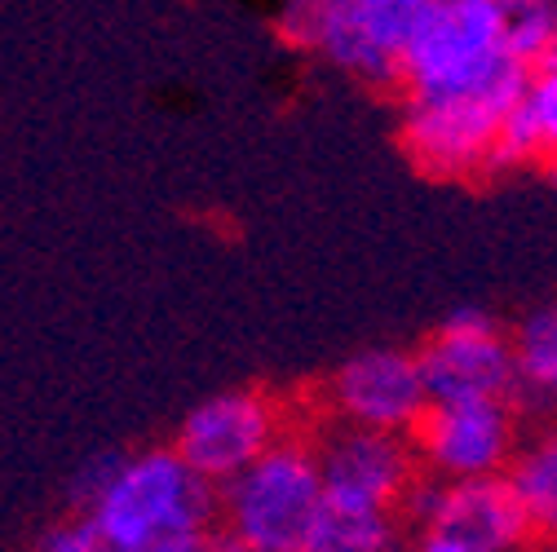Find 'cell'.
<instances>
[{
	"label": "cell",
	"mask_w": 557,
	"mask_h": 552,
	"mask_svg": "<svg viewBox=\"0 0 557 552\" xmlns=\"http://www.w3.org/2000/svg\"><path fill=\"white\" fill-rule=\"evenodd\" d=\"M527 66L505 49V0H430L398 62L403 93L527 89Z\"/></svg>",
	"instance_id": "cell-2"
},
{
	"label": "cell",
	"mask_w": 557,
	"mask_h": 552,
	"mask_svg": "<svg viewBox=\"0 0 557 552\" xmlns=\"http://www.w3.org/2000/svg\"><path fill=\"white\" fill-rule=\"evenodd\" d=\"M509 344L518 367V393L557 402V305H540L535 314H527Z\"/></svg>",
	"instance_id": "cell-14"
},
{
	"label": "cell",
	"mask_w": 557,
	"mask_h": 552,
	"mask_svg": "<svg viewBox=\"0 0 557 552\" xmlns=\"http://www.w3.org/2000/svg\"><path fill=\"white\" fill-rule=\"evenodd\" d=\"M522 106H527V115L535 124L540 155L557 160V62L531 66L527 89H522Z\"/></svg>",
	"instance_id": "cell-17"
},
{
	"label": "cell",
	"mask_w": 557,
	"mask_h": 552,
	"mask_svg": "<svg viewBox=\"0 0 557 552\" xmlns=\"http://www.w3.org/2000/svg\"><path fill=\"white\" fill-rule=\"evenodd\" d=\"M522 93H407L403 102V151L430 177H482L492 173L496 128Z\"/></svg>",
	"instance_id": "cell-4"
},
{
	"label": "cell",
	"mask_w": 557,
	"mask_h": 552,
	"mask_svg": "<svg viewBox=\"0 0 557 552\" xmlns=\"http://www.w3.org/2000/svg\"><path fill=\"white\" fill-rule=\"evenodd\" d=\"M102 552H182L213 530L218 487L173 447L120 455L98 500L81 513Z\"/></svg>",
	"instance_id": "cell-1"
},
{
	"label": "cell",
	"mask_w": 557,
	"mask_h": 552,
	"mask_svg": "<svg viewBox=\"0 0 557 552\" xmlns=\"http://www.w3.org/2000/svg\"><path fill=\"white\" fill-rule=\"evenodd\" d=\"M314 460L323 473V495L385 504V509L403 500V491L416 477V451L403 434L368 429L350 421L314 447Z\"/></svg>",
	"instance_id": "cell-10"
},
{
	"label": "cell",
	"mask_w": 557,
	"mask_h": 552,
	"mask_svg": "<svg viewBox=\"0 0 557 552\" xmlns=\"http://www.w3.org/2000/svg\"><path fill=\"white\" fill-rule=\"evenodd\" d=\"M327 402L341 421L407 434L430 406V389L421 376V359L407 350H363L345 359L327 380Z\"/></svg>",
	"instance_id": "cell-9"
},
{
	"label": "cell",
	"mask_w": 557,
	"mask_h": 552,
	"mask_svg": "<svg viewBox=\"0 0 557 552\" xmlns=\"http://www.w3.org/2000/svg\"><path fill=\"white\" fill-rule=\"evenodd\" d=\"M341 10V0H278L274 10V32L284 36V45L301 49V53H314L327 18Z\"/></svg>",
	"instance_id": "cell-16"
},
{
	"label": "cell",
	"mask_w": 557,
	"mask_h": 552,
	"mask_svg": "<svg viewBox=\"0 0 557 552\" xmlns=\"http://www.w3.org/2000/svg\"><path fill=\"white\" fill-rule=\"evenodd\" d=\"M323 504V473L314 447L274 438L248 468L222 481L218 513L244 552H297L310 517Z\"/></svg>",
	"instance_id": "cell-3"
},
{
	"label": "cell",
	"mask_w": 557,
	"mask_h": 552,
	"mask_svg": "<svg viewBox=\"0 0 557 552\" xmlns=\"http://www.w3.org/2000/svg\"><path fill=\"white\" fill-rule=\"evenodd\" d=\"M36 552H102V543H98V535H94V526L85 517H72V522H58L36 543Z\"/></svg>",
	"instance_id": "cell-18"
},
{
	"label": "cell",
	"mask_w": 557,
	"mask_h": 552,
	"mask_svg": "<svg viewBox=\"0 0 557 552\" xmlns=\"http://www.w3.org/2000/svg\"><path fill=\"white\" fill-rule=\"evenodd\" d=\"M297 552H398L394 509L323 495Z\"/></svg>",
	"instance_id": "cell-11"
},
{
	"label": "cell",
	"mask_w": 557,
	"mask_h": 552,
	"mask_svg": "<svg viewBox=\"0 0 557 552\" xmlns=\"http://www.w3.org/2000/svg\"><path fill=\"white\" fill-rule=\"evenodd\" d=\"M407 434L434 477H486L505 473L513 455V411L505 398L430 402Z\"/></svg>",
	"instance_id": "cell-7"
},
{
	"label": "cell",
	"mask_w": 557,
	"mask_h": 552,
	"mask_svg": "<svg viewBox=\"0 0 557 552\" xmlns=\"http://www.w3.org/2000/svg\"><path fill=\"white\" fill-rule=\"evenodd\" d=\"M411 552H460L447 535H438V530H430V526H421V535H416V543H411Z\"/></svg>",
	"instance_id": "cell-21"
},
{
	"label": "cell",
	"mask_w": 557,
	"mask_h": 552,
	"mask_svg": "<svg viewBox=\"0 0 557 552\" xmlns=\"http://www.w3.org/2000/svg\"><path fill=\"white\" fill-rule=\"evenodd\" d=\"M376 5H394V10H411V14H421L430 0H376Z\"/></svg>",
	"instance_id": "cell-22"
},
{
	"label": "cell",
	"mask_w": 557,
	"mask_h": 552,
	"mask_svg": "<svg viewBox=\"0 0 557 552\" xmlns=\"http://www.w3.org/2000/svg\"><path fill=\"white\" fill-rule=\"evenodd\" d=\"M553 0H505V49L527 66L548 62L553 49Z\"/></svg>",
	"instance_id": "cell-15"
},
{
	"label": "cell",
	"mask_w": 557,
	"mask_h": 552,
	"mask_svg": "<svg viewBox=\"0 0 557 552\" xmlns=\"http://www.w3.org/2000/svg\"><path fill=\"white\" fill-rule=\"evenodd\" d=\"M407 513L447 535L460 552H518L531 539L518 495L509 491L505 473L486 477H411L403 491Z\"/></svg>",
	"instance_id": "cell-5"
},
{
	"label": "cell",
	"mask_w": 557,
	"mask_h": 552,
	"mask_svg": "<svg viewBox=\"0 0 557 552\" xmlns=\"http://www.w3.org/2000/svg\"><path fill=\"white\" fill-rule=\"evenodd\" d=\"M416 359H421L430 402H465V398L509 402L518 393L513 344L500 331V323L478 305L451 310Z\"/></svg>",
	"instance_id": "cell-6"
},
{
	"label": "cell",
	"mask_w": 557,
	"mask_h": 552,
	"mask_svg": "<svg viewBox=\"0 0 557 552\" xmlns=\"http://www.w3.org/2000/svg\"><path fill=\"white\" fill-rule=\"evenodd\" d=\"M115 464H120V455H102V460H89L81 473H76V481H72V509H89L94 500H98V491L107 487V477L115 473Z\"/></svg>",
	"instance_id": "cell-19"
},
{
	"label": "cell",
	"mask_w": 557,
	"mask_h": 552,
	"mask_svg": "<svg viewBox=\"0 0 557 552\" xmlns=\"http://www.w3.org/2000/svg\"><path fill=\"white\" fill-rule=\"evenodd\" d=\"M505 481L522 504L531 535L557 543V434H544L518 455H509Z\"/></svg>",
	"instance_id": "cell-13"
},
{
	"label": "cell",
	"mask_w": 557,
	"mask_h": 552,
	"mask_svg": "<svg viewBox=\"0 0 557 552\" xmlns=\"http://www.w3.org/2000/svg\"><path fill=\"white\" fill-rule=\"evenodd\" d=\"M553 18H557V0H553ZM548 62H557V27H553V49H548ZM544 66V62H540Z\"/></svg>",
	"instance_id": "cell-23"
},
{
	"label": "cell",
	"mask_w": 557,
	"mask_h": 552,
	"mask_svg": "<svg viewBox=\"0 0 557 552\" xmlns=\"http://www.w3.org/2000/svg\"><path fill=\"white\" fill-rule=\"evenodd\" d=\"M553 181H557V160H553Z\"/></svg>",
	"instance_id": "cell-24"
},
{
	"label": "cell",
	"mask_w": 557,
	"mask_h": 552,
	"mask_svg": "<svg viewBox=\"0 0 557 552\" xmlns=\"http://www.w3.org/2000/svg\"><path fill=\"white\" fill-rule=\"evenodd\" d=\"M278 438V406L257 389H226L203 398L177 429L173 451L213 487L248 468Z\"/></svg>",
	"instance_id": "cell-8"
},
{
	"label": "cell",
	"mask_w": 557,
	"mask_h": 552,
	"mask_svg": "<svg viewBox=\"0 0 557 552\" xmlns=\"http://www.w3.org/2000/svg\"><path fill=\"white\" fill-rule=\"evenodd\" d=\"M314 53L345 72L359 85H372V89H385V85H398V53H389L363 23L359 14V0H341V10L327 18Z\"/></svg>",
	"instance_id": "cell-12"
},
{
	"label": "cell",
	"mask_w": 557,
	"mask_h": 552,
	"mask_svg": "<svg viewBox=\"0 0 557 552\" xmlns=\"http://www.w3.org/2000/svg\"><path fill=\"white\" fill-rule=\"evenodd\" d=\"M182 552H244V548H239L226 530H222V535H218V530H208V535H199V539H195L190 548H182Z\"/></svg>",
	"instance_id": "cell-20"
}]
</instances>
